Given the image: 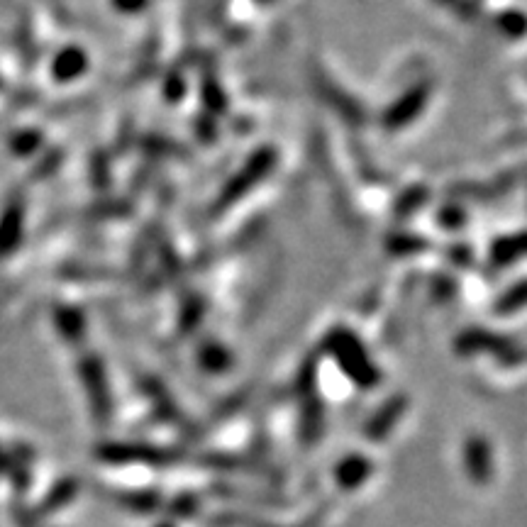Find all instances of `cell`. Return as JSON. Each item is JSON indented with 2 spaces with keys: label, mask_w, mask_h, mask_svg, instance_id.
Returning a JSON list of instances; mask_svg holds the SVG:
<instances>
[{
  "label": "cell",
  "mask_w": 527,
  "mask_h": 527,
  "mask_svg": "<svg viewBox=\"0 0 527 527\" xmlns=\"http://www.w3.org/2000/svg\"><path fill=\"white\" fill-rule=\"evenodd\" d=\"M88 69V54L83 52L81 47H69L59 49L52 59V79L57 83H71L76 81L79 76L86 74Z\"/></svg>",
  "instance_id": "5b68a950"
},
{
  "label": "cell",
  "mask_w": 527,
  "mask_h": 527,
  "mask_svg": "<svg viewBox=\"0 0 527 527\" xmlns=\"http://www.w3.org/2000/svg\"><path fill=\"white\" fill-rule=\"evenodd\" d=\"M54 323H57L59 332L71 342L83 340V332H86V320L79 308H71V305H59L54 310Z\"/></svg>",
  "instance_id": "8992f818"
},
{
  "label": "cell",
  "mask_w": 527,
  "mask_h": 527,
  "mask_svg": "<svg viewBox=\"0 0 527 527\" xmlns=\"http://www.w3.org/2000/svg\"><path fill=\"white\" fill-rule=\"evenodd\" d=\"M25 235V201L10 198L0 210V257H10L22 244Z\"/></svg>",
  "instance_id": "277c9868"
},
{
  "label": "cell",
  "mask_w": 527,
  "mask_h": 527,
  "mask_svg": "<svg viewBox=\"0 0 527 527\" xmlns=\"http://www.w3.org/2000/svg\"><path fill=\"white\" fill-rule=\"evenodd\" d=\"M79 374L83 381V388H86L88 403H91L93 415L101 423H108L110 410H113V398H110V388H108V376H105V369L98 357H83L79 364Z\"/></svg>",
  "instance_id": "7a4b0ae2"
},
{
  "label": "cell",
  "mask_w": 527,
  "mask_h": 527,
  "mask_svg": "<svg viewBox=\"0 0 527 527\" xmlns=\"http://www.w3.org/2000/svg\"><path fill=\"white\" fill-rule=\"evenodd\" d=\"M96 454L110 464H169L176 459V454L169 449L149 445H105Z\"/></svg>",
  "instance_id": "3957f363"
},
{
  "label": "cell",
  "mask_w": 527,
  "mask_h": 527,
  "mask_svg": "<svg viewBox=\"0 0 527 527\" xmlns=\"http://www.w3.org/2000/svg\"><path fill=\"white\" fill-rule=\"evenodd\" d=\"M98 157V154H96ZM91 179L93 183H96L98 188H105L108 186V159L103 157H98V159H93V166H91Z\"/></svg>",
  "instance_id": "7c38bea8"
},
{
  "label": "cell",
  "mask_w": 527,
  "mask_h": 527,
  "mask_svg": "<svg viewBox=\"0 0 527 527\" xmlns=\"http://www.w3.org/2000/svg\"><path fill=\"white\" fill-rule=\"evenodd\" d=\"M110 5L122 15H140L149 8V0H110Z\"/></svg>",
  "instance_id": "8fae6325"
},
{
  "label": "cell",
  "mask_w": 527,
  "mask_h": 527,
  "mask_svg": "<svg viewBox=\"0 0 527 527\" xmlns=\"http://www.w3.org/2000/svg\"><path fill=\"white\" fill-rule=\"evenodd\" d=\"M59 166H61V152H57V149H54V152L44 154V157H42V162L37 164L35 174H40V176H49V174H54V171H57Z\"/></svg>",
  "instance_id": "5bb4252c"
},
{
  "label": "cell",
  "mask_w": 527,
  "mask_h": 527,
  "mask_svg": "<svg viewBox=\"0 0 527 527\" xmlns=\"http://www.w3.org/2000/svg\"><path fill=\"white\" fill-rule=\"evenodd\" d=\"M42 142L44 137L40 130H20L10 137V149H13V154H18V157H32V154L40 152Z\"/></svg>",
  "instance_id": "ba28073f"
},
{
  "label": "cell",
  "mask_w": 527,
  "mask_h": 527,
  "mask_svg": "<svg viewBox=\"0 0 527 527\" xmlns=\"http://www.w3.org/2000/svg\"><path fill=\"white\" fill-rule=\"evenodd\" d=\"M271 164H274V157H271L269 149L254 154V157L249 159V162L225 183L223 191H220V196H218V201L213 203V215L223 213V210L232 208L237 201H242V198L247 196V193L252 191V188L257 186L266 174H269Z\"/></svg>",
  "instance_id": "6da1fadb"
},
{
  "label": "cell",
  "mask_w": 527,
  "mask_h": 527,
  "mask_svg": "<svg viewBox=\"0 0 527 527\" xmlns=\"http://www.w3.org/2000/svg\"><path fill=\"white\" fill-rule=\"evenodd\" d=\"M198 359H201V366L205 371H210V374H223L232 364L230 352L223 345H218V342H205Z\"/></svg>",
  "instance_id": "52a82bcc"
},
{
  "label": "cell",
  "mask_w": 527,
  "mask_h": 527,
  "mask_svg": "<svg viewBox=\"0 0 527 527\" xmlns=\"http://www.w3.org/2000/svg\"><path fill=\"white\" fill-rule=\"evenodd\" d=\"M144 149H147V152H157V157H159V154H183V149L179 147V144H174V142H169V140H162V137H157V140L144 142Z\"/></svg>",
  "instance_id": "4fadbf2b"
},
{
  "label": "cell",
  "mask_w": 527,
  "mask_h": 527,
  "mask_svg": "<svg viewBox=\"0 0 527 527\" xmlns=\"http://www.w3.org/2000/svg\"><path fill=\"white\" fill-rule=\"evenodd\" d=\"M366 474H369V467H366L362 459L354 457V459H347V462L342 464L340 474H337V476H340V481L345 486H357Z\"/></svg>",
  "instance_id": "9c48e42d"
},
{
  "label": "cell",
  "mask_w": 527,
  "mask_h": 527,
  "mask_svg": "<svg viewBox=\"0 0 527 527\" xmlns=\"http://www.w3.org/2000/svg\"><path fill=\"white\" fill-rule=\"evenodd\" d=\"M186 93V79H183L181 71L171 69L164 79V96L169 103H179Z\"/></svg>",
  "instance_id": "30bf717a"
}]
</instances>
